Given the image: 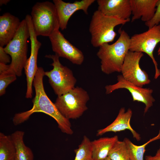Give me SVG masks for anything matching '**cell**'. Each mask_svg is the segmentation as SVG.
<instances>
[{
  "instance_id": "obj_19",
  "label": "cell",
  "mask_w": 160,
  "mask_h": 160,
  "mask_svg": "<svg viewBox=\"0 0 160 160\" xmlns=\"http://www.w3.org/2000/svg\"><path fill=\"white\" fill-rule=\"evenodd\" d=\"M24 134L23 131L17 130L10 135L16 149L15 160H33L32 150L24 143Z\"/></svg>"
},
{
  "instance_id": "obj_1",
  "label": "cell",
  "mask_w": 160,
  "mask_h": 160,
  "mask_svg": "<svg viewBox=\"0 0 160 160\" xmlns=\"http://www.w3.org/2000/svg\"><path fill=\"white\" fill-rule=\"evenodd\" d=\"M45 71L41 67H38L33 83L35 95L32 100L33 106L30 110L16 113L12 119L14 124L19 125L27 120L33 113L43 112L53 118L61 132L68 135L73 133L70 120L64 117L60 112L46 94L44 87L43 78Z\"/></svg>"
},
{
  "instance_id": "obj_17",
  "label": "cell",
  "mask_w": 160,
  "mask_h": 160,
  "mask_svg": "<svg viewBox=\"0 0 160 160\" xmlns=\"http://www.w3.org/2000/svg\"><path fill=\"white\" fill-rule=\"evenodd\" d=\"M131 9V22L141 18L145 22L150 20L156 9L158 0H130Z\"/></svg>"
},
{
  "instance_id": "obj_26",
  "label": "cell",
  "mask_w": 160,
  "mask_h": 160,
  "mask_svg": "<svg viewBox=\"0 0 160 160\" xmlns=\"http://www.w3.org/2000/svg\"><path fill=\"white\" fill-rule=\"evenodd\" d=\"M10 61L9 55L4 51L3 47L0 46V63L7 64Z\"/></svg>"
},
{
  "instance_id": "obj_30",
  "label": "cell",
  "mask_w": 160,
  "mask_h": 160,
  "mask_svg": "<svg viewBox=\"0 0 160 160\" xmlns=\"http://www.w3.org/2000/svg\"><path fill=\"white\" fill-rule=\"evenodd\" d=\"M103 160H111L108 157H107Z\"/></svg>"
},
{
  "instance_id": "obj_22",
  "label": "cell",
  "mask_w": 160,
  "mask_h": 160,
  "mask_svg": "<svg viewBox=\"0 0 160 160\" xmlns=\"http://www.w3.org/2000/svg\"><path fill=\"white\" fill-rule=\"evenodd\" d=\"M15 72L9 67V65L0 63V95L6 92V88L17 79Z\"/></svg>"
},
{
  "instance_id": "obj_4",
  "label": "cell",
  "mask_w": 160,
  "mask_h": 160,
  "mask_svg": "<svg viewBox=\"0 0 160 160\" xmlns=\"http://www.w3.org/2000/svg\"><path fill=\"white\" fill-rule=\"evenodd\" d=\"M31 16L37 36L49 37L59 30L58 16L53 3L48 1L36 3L32 8Z\"/></svg>"
},
{
  "instance_id": "obj_24",
  "label": "cell",
  "mask_w": 160,
  "mask_h": 160,
  "mask_svg": "<svg viewBox=\"0 0 160 160\" xmlns=\"http://www.w3.org/2000/svg\"><path fill=\"white\" fill-rule=\"evenodd\" d=\"M108 157L111 160H130L125 142L118 140L110 151Z\"/></svg>"
},
{
  "instance_id": "obj_5",
  "label": "cell",
  "mask_w": 160,
  "mask_h": 160,
  "mask_svg": "<svg viewBox=\"0 0 160 160\" xmlns=\"http://www.w3.org/2000/svg\"><path fill=\"white\" fill-rule=\"evenodd\" d=\"M30 38L29 30L26 20L21 21L14 37L4 47L5 52L11 56L10 68L17 76H20L27 59V40Z\"/></svg>"
},
{
  "instance_id": "obj_28",
  "label": "cell",
  "mask_w": 160,
  "mask_h": 160,
  "mask_svg": "<svg viewBox=\"0 0 160 160\" xmlns=\"http://www.w3.org/2000/svg\"><path fill=\"white\" fill-rule=\"evenodd\" d=\"M10 1L9 0H0V6H1L3 4L6 5Z\"/></svg>"
},
{
  "instance_id": "obj_13",
  "label": "cell",
  "mask_w": 160,
  "mask_h": 160,
  "mask_svg": "<svg viewBox=\"0 0 160 160\" xmlns=\"http://www.w3.org/2000/svg\"><path fill=\"white\" fill-rule=\"evenodd\" d=\"M95 1V0H82L69 3L62 0H53L57 12L60 28L62 30L65 29L70 18L78 10H82L84 13L88 14L89 7Z\"/></svg>"
},
{
  "instance_id": "obj_27",
  "label": "cell",
  "mask_w": 160,
  "mask_h": 160,
  "mask_svg": "<svg viewBox=\"0 0 160 160\" xmlns=\"http://www.w3.org/2000/svg\"><path fill=\"white\" fill-rule=\"evenodd\" d=\"M145 159V160H160V146L154 155L146 156Z\"/></svg>"
},
{
  "instance_id": "obj_15",
  "label": "cell",
  "mask_w": 160,
  "mask_h": 160,
  "mask_svg": "<svg viewBox=\"0 0 160 160\" xmlns=\"http://www.w3.org/2000/svg\"><path fill=\"white\" fill-rule=\"evenodd\" d=\"M132 115V111L131 109L129 108L126 111L124 108H121L115 120L106 127L98 130L96 135L101 136L108 132H116L129 129L133 137L137 140L140 141L141 140L140 135L132 128L130 124Z\"/></svg>"
},
{
  "instance_id": "obj_18",
  "label": "cell",
  "mask_w": 160,
  "mask_h": 160,
  "mask_svg": "<svg viewBox=\"0 0 160 160\" xmlns=\"http://www.w3.org/2000/svg\"><path fill=\"white\" fill-rule=\"evenodd\" d=\"M119 140L117 136L101 137L91 141L93 160H103L108 154L115 143Z\"/></svg>"
},
{
  "instance_id": "obj_7",
  "label": "cell",
  "mask_w": 160,
  "mask_h": 160,
  "mask_svg": "<svg viewBox=\"0 0 160 160\" xmlns=\"http://www.w3.org/2000/svg\"><path fill=\"white\" fill-rule=\"evenodd\" d=\"M45 57L53 61L52 70L45 72L49 83L55 94L57 96L63 94L73 88L77 80L72 71L60 62L59 57L56 54L46 55Z\"/></svg>"
},
{
  "instance_id": "obj_23",
  "label": "cell",
  "mask_w": 160,
  "mask_h": 160,
  "mask_svg": "<svg viewBox=\"0 0 160 160\" xmlns=\"http://www.w3.org/2000/svg\"><path fill=\"white\" fill-rule=\"evenodd\" d=\"M74 151L76 156L73 160H93L91 141L86 135Z\"/></svg>"
},
{
  "instance_id": "obj_25",
  "label": "cell",
  "mask_w": 160,
  "mask_h": 160,
  "mask_svg": "<svg viewBox=\"0 0 160 160\" xmlns=\"http://www.w3.org/2000/svg\"><path fill=\"white\" fill-rule=\"evenodd\" d=\"M160 23V0H158L156 4V9L153 16L150 20L145 23V25L149 29L159 25Z\"/></svg>"
},
{
  "instance_id": "obj_16",
  "label": "cell",
  "mask_w": 160,
  "mask_h": 160,
  "mask_svg": "<svg viewBox=\"0 0 160 160\" xmlns=\"http://www.w3.org/2000/svg\"><path fill=\"white\" fill-rule=\"evenodd\" d=\"M20 23L17 17L9 13L0 16V46L4 47L13 39Z\"/></svg>"
},
{
  "instance_id": "obj_14",
  "label": "cell",
  "mask_w": 160,
  "mask_h": 160,
  "mask_svg": "<svg viewBox=\"0 0 160 160\" xmlns=\"http://www.w3.org/2000/svg\"><path fill=\"white\" fill-rule=\"evenodd\" d=\"M97 10L109 17L130 20L132 15L130 0H97Z\"/></svg>"
},
{
  "instance_id": "obj_3",
  "label": "cell",
  "mask_w": 160,
  "mask_h": 160,
  "mask_svg": "<svg viewBox=\"0 0 160 160\" xmlns=\"http://www.w3.org/2000/svg\"><path fill=\"white\" fill-rule=\"evenodd\" d=\"M130 20H122L116 17L106 16L98 10L93 13L90 23L89 31L91 36V43L95 47L113 41L117 34L114 28L124 25Z\"/></svg>"
},
{
  "instance_id": "obj_6",
  "label": "cell",
  "mask_w": 160,
  "mask_h": 160,
  "mask_svg": "<svg viewBox=\"0 0 160 160\" xmlns=\"http://www.w3.org/2000/svg\"><path fill=\"white\" fill-rule=\"evenodd\" d=\"M89 100L87 92L82 88L75 87L61 95L57 96L55 105L65 118L77 119L88 109L87 103Z\"/></svg>"
},
{
  "instance_id": "obj_9",
  "label": "cell",
  "mask_w": 160,
  "mask_h": 160,
  "mask_svg": "<svg viewBox=\"0 0 160 160\" xmlns=\"http://www.w3.org/2000/svg\"><path fill=\"white\" fill-rule=\"evenodd\" d=\"M143 56L142 52L129 51L125 57L121 71L125 79L141 87L151 82L147 73L140 67V62Z\"/></svg>"
},
{
  "instance_id": "obj_21",
  "label": "cell",
  "mask_w": 160,
  "mask_h": 160,
  "mask_svg": "<svg viewBox=\"0 0 160 160\" xmlns=\"http://www.w3.org/2000/svg\"><path fill=\"white\" fill-rule=\"evenodd\" d=\"M160 139V129L156 136L150 139L145 143L140 145H135L129 139L125 138L123 141L127 146L130 160H143L146 146L149 143Z\"/></svg>"
},
{
  "instance_id": "obj_2",
  "label": "cell",
  "mask_w": 160,
  "mask_h": 160,
  "mask_svg": "<svg viewBox=\"0 0 160 160\" xmlns=\"http://www.w3.org/2000/svg\"><path fill=\"white\" fill-rule=\"evenodd\" d=\"M118 32L120 36L115 42L102 44L97 53L100 60L101 70L105 74L121 72L125 57L129 51L130 37L121 28Z\"/></svg>"
},
{
  "instance_id": "obj_11",
  "label": "cell",
  "mask_w": 160,
  "mask_h": 160,
  "mask_svg": "<svg viewBox=\"0 0 160 160\" xmlns=\"http://www.w3.org/2000/svg\"><path fill=\"white\" fill-rule=\"evenodd\" d=\"M117 81L115 84L105 86L106 94H109L118 89H126L130 92L133 101L141 102L145 105L144 113H146L153 106L155 101L152 95L153 90L149 88H144L136 86L126 80L121 75L117 76Z\"/></svg>"
},
{
  "instance_id": "obj_10",
  "label": "cell",
  "mask_w": 160,
  "mask_h": 160,
  "mask_svg": "<svg viewBox=\"0 0 160 160\" xmlns=\"http://www.w3.org/2000/svg\"><path fill=\"white\" fill-rule=\"evenodd\" d=\"M25 19L27 22L29 30L31 45L30 55L26 60L24 68L27 81L25 97L28 99L31 98L32 97V85L38 68L37 65V56L41 44L37 39V36L33 28L31 15H27Z\"/></svg>"
},
{
  "instance_id": "obj_8",
  "label": "cell",
  "mask_w": 160,
  "mask_h": 160,
  "mask_svg": "<svg viewBox=\"0 0 160 160\" xmlns=\"http://www.w3.org/2000/svg\"><path fill=\"white\" fill-rule=\"evenodd\" d=\"M160 42V24L148 29L143 33L135 34L130 38L129 51L132 52H144L151 58L155 69L154 78L160 76V70L153 55L157 44Z\"/></svg>"
},
{
  "instance_id": "obj_29",
  "label": "cell",
  "mask_w": 160,
  "mask_h": 160,
  "mask_svg": "<svg viewBox=\"0 0 160 160\" xmlns=\"http://www.w3.org/2000/svg\"><path fill=\"white\" fill-rule=\"evenodd\" d=\"M158 55H160V47L158 49L157 51Z\"/></svg>"
},
{
  "instance_id": "obj_12",
  "label": "cell",
  "mask_w": 160,
  "mask_h": 160,
  "mask_svg": "<svg viewBox=\"0 0 160 160\" xmlns=\"http://www.w3.org/2000/svg\"><path fill=\"white\" fill-rule=\"evenodd\" d=\"M49 37L53 52L59 57L65 58L76 65L82 64L84 56L82 52L67 40L59 30Z\"/></svg>"
},
{
  "instance_id": "obj_20",
  "label": "cell",
  "mask_w": 160,
  "mask_h": 160,
  "mask_svg": "<svg viewBox=\"0 0 160 160\" xmlns=\"http://www.w3.org/2000/svg\"><path fill=\"white\" fill-rule=\"evenodd\" d=\"M16 149L10 135L0 132V160H15Z\"/></svg>"
}]
</instances>
